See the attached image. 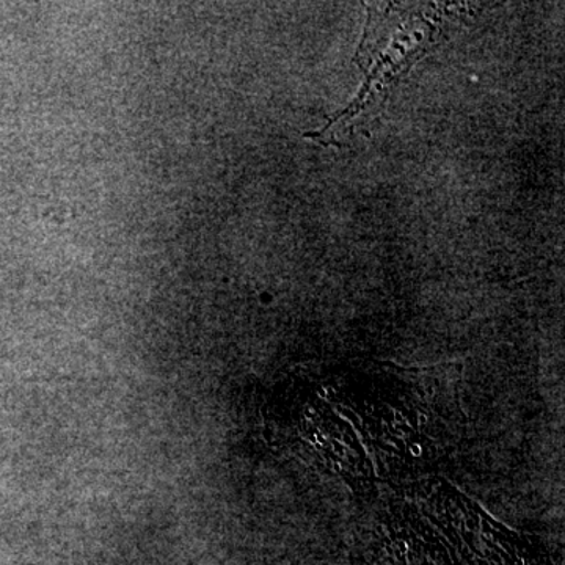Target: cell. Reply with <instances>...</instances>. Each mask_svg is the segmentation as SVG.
Segmentation results:
<instances>
[{"label": "cell", "instance_id": "1", "mask_svg": "<svg viewBox=\"0 0 565 565\" xmlns=\"http://www.w3.org/2000/svg\"><path fill=\"white\" fill-rule=\"evenodd\" d=\"M433 31L429 21L408 13V10H370L366 33L356 52V62L367 73V85L348 114L338 118L334 128L323 129L319 136L344 128L345 122H351L353 118L371 115L374 107L384 102L382 95L386 85L429 46L434 39Z\"/></svg>", "mask_w": 565, "mask_h": 565}]
</instances>
